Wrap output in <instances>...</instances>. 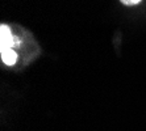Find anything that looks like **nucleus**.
I'll list each match as a JSON object with an SVG mask.
<instances>
[{
  "instance_id": "7ed1b4c3",
  "label": "nucleus",
  "mask_w": 146,
  "mask_h": 131,
  "mask_svg": "<svg viewBox=\"0 0 146 131\" xmlns=\"http://www.w3.org/2000/svg\"><path fill=\"white\" fill-rule=\"evenodd\" d=\"M124 5H136V4H138L141 0H120Z\"/></svg>"
},
{
  "instance_id": "f03ea898",
  "label": "nucleus",
  "mask_w": 146,
  "mask_h": 131,
  "mask_svg": "<svg viewBox=\"0 0 146 131\" xmlns=\"http://www.w3.org/2000/svg\"><path fill=\"white\" fill-rule=\"evenodd\" d=\"M0 55H1V61L7 66H15L17 62V53L13 49H0Z\"/></svg>"
},
{
  "instance_id": "f257e3e1",
  "label": "nucleus",
  "mask_w": 146,
  "mask_h": 131,
  "mask_svg": "<svg viewBox=\"0 0 146 131\" xmlns=\"http://www.w3.org/2000/svg\"><path fill=\"white\" fill-rule=\"evenodd\" d=\"M20 43L7 25L0 26V49H13V46Z\"/></svg>"
}]
</instances>
